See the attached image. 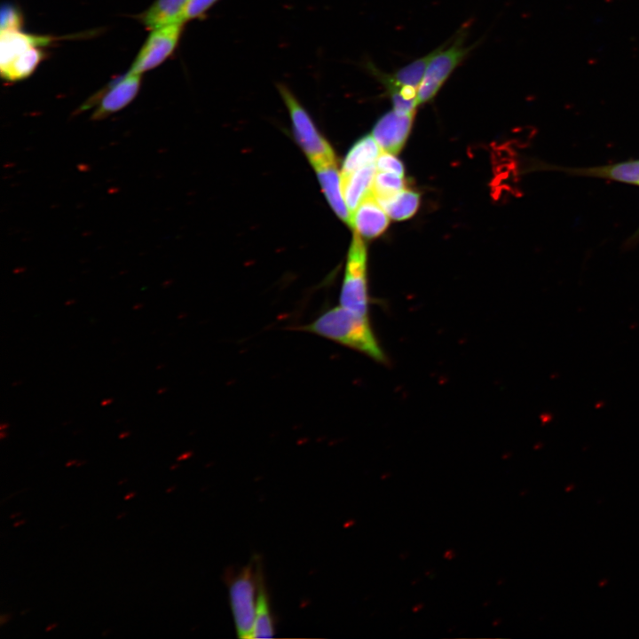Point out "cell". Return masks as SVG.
Returning a JSON list of instances; mask_svg holds the SVG:
<instances>
[{
    "label": "cell",
    "instance_id": "1",
    "mask_svg": "<svg viewBox=\"0 0 639 639\" xmlns=\"http://www.w3.org/2000/svg\"><path fill=\"white\" fill-rule=\"evenodd\" d=\"M358 351L378 363H387L370 325L369 318L358 315L342 305L330 307L309 324L296 327Z\"/></svg>",
    "mask_w": 639,
    "mask_h": 639
},
{
    "label": "cell",
    "instance_id": "2",
    "mask_svg": "<svg viewBox=\"0 0 639 639\" xmlns=\"http://www.w3.org/2000/svg\"><path fill=\"white\" fill-rule=\"evenodd\" d=\"M469 25H463L454 36L435 49L417 91L418 105L431 101L454 70L477 46L465 45Z\"/></svg>",
    "mask_w": 639,
    "mask_h": 639
},
{
    "label": "cell",
    "instance_id": "3",
    "mask_svg": "<svg viewBox=\"0 0 639 639\" xmlns=\"http://www.w3.org/2000/svg\"><path fill=\"white\" fill-rule=\"evenodd\" d=\"M367 261L366 246L355 233L348 252L339 302L340 305L364 317H368L370 305Z\"/></svg>",
    "mask_w": 639,
    "mask_h": 639
},
{
    "label": "cell",
    "instance_id": "4",
    "mask_svg": "<svg viewBox=\"0 0 639 639\" xmlns=\"http://www.w3.org/2000/svg\"><path fill=\"white\" fill-rule=\"evenodd\" d=\"M277 89L288 110L295 137L311 163L335 161L332 147L292 91L283 83H278Z\"/></svg>",
    "mask_w": 639,
    "mask_h": 639
},
{
    "label": "cell",
    "instance_id": "5",
    "mask_svg": "<svg viewBox=\"0 0 639 639\" xmlns=\"http://www.w3.org/2000/svg\"><path fill=\"white\" fill-rule=\"evenodd\" d=\"M259 572H253L249 564L242 568L229 584V598L236 631L241 638H252Z\"/></svg>",
    "mask_w": 639,
    "mask_h": 639
},
{
    "label": "cell",
    "instance_id": "6",
    "mask_svg": "<svg viewBox=\"0 0 639 639\" xmlns=\"http://www.w3.org/2000/svg\"><path fill=\"white\" fill-rule=\"evenodd\" d=\"M141 75L128 71L120 78L111 82L100 92L88 99L79 106L75 114L95 107L91 120L101 121L123 109L138 95L141 85Z\"/></svg>",
    "mask_w": 639,
    "mask_h": 639
},
{
    "label": "cell",
    "instance_id": "7",
    "mask_svg": "<svg viewBox=\"0 0 639 639\" xmlns=\"http://www.w3.org/2000/svg\"><path fill=\"white\" fill-rule=\"evenodd\" d=\"M184 24L178 22L152 29L128 71L143 75L162 64L178 47Z\"/></svg>",
    "mask_w": 639,
    "mask_h": 639
},
{
    "label": "cell",
    "instance_id": "8",
    "mask_svg": "<svg viewBox=\"0 0 639 639\" xmlns=\"http://www.w3.org/2000/svg\"><path fill=\"white\" fill-rule=\"evenodd\" d=\"M414 114H403L391 110L384 114L375 124L372 136L381 149L398 154L410 133Z\"/></svg>",
    "mask_w": 639,
    "mask_h": 639
},
{
    "label": "cell",
    "instance_id": "9",
    "mask_svg": "<svg viewBox=\"0 0 639 639\" xmlns=\"http://www.w3.org/2000/svg\"><path fill=\"white\" fill-rule=\"evenodd\" d=\"M389 225V216L373 193L367 196L351 217L350 226L367 239L379 236Z\"/></svg>",
    "mask_w": 639,
    "mask_h": 639
},
{
    "label": "cell",
    "instance_id": "10",
    "mask_svg": "<svg viewBox=\"0 0 639 639\" xmlns=\"http://www.w3.org/2000/svg\"><path fill=\"white\" fill-rule=\"evenodd\" d=\"M312 166L329 205L335 213L350 225L351 213L343 198L342 175L336 168L335 161L317 163Z\"/></svg>",
    "mask_w": 639,
    "mask_h": 639
},
{
    "label": "cell",
    "instance_id": "11",
    "mask_svg": "<svg viewBox=\"0 0 639 639\" xmlns=\"http://www.w3.org/2000/svg\"><path fill=\"white\" fill-rule=\"evenodd\" d=\"M376 170L375 163H374L348 176H342L343 198L351 217L361 201L372 193Z\"/></svg>",
    "mask_w": 639,
    "mask_h": 639
},
{
    "label": "cell",
    "instance_id": "12",
    "mask_svg": "<svg viewBox=\"0 0 639 639\" xmlns=\"http://www.w3.org/2000/svg\"><path fill=\"white\" fill-rule=\"evenodd\" d=\"M53 41L49 36L33 35L20 30L1 31L0 65L34 47H45Z\"/></svg>",
    "mask_w": 639,
    "mask_h": 639
},
{
    "label": "cell",
    "instance_id": "13",
    "mask_svg": "<svg viewBox=\"0 0 639 639\" xmlns=\"http://www.w3.org/2000/svg\"><path fill=\"white\" fill-rule=\"evenodd\" d=\"M188 0H154L141 14L139 21L148 29L183 22L182 17Z\"/></svg>",
    "mask_w": 639,
    "mask_h": 639
},
{
    "label": "cell",
    "instance_id": "14",
    "mask_svg": "<svg viewBox=\"0 0 639 639\" xmlns=\"http://www.w3.org/2000/svg\"><path fill=\"white\" fill-rule=\"evenodd\" d=\"M381 153V147L372 134L361 138L345 156L341 175L348 176L363 167L375 163Z\"/></svg>",
    "mask_w": 639,
    "mask_h": 639
},
{
    "label": "cell",
    "instance_id": "15",
    "mask_svg": "<svg viewBox=\"0 0 639 639\" xmlns=\"http://www.w3.org/2000/svg\"><path fill=\"white\" fill-rule=\"evenodd\" d=\"M43 50V47L31 48L0 65L2 78L7 82H18L30 76L44 58Z\"/></svg>",
    "mask_w": 639,
    "mask_h": 639
},
{
    "label": "cell",
    "instance_id": "16",
    "mask_svg": "<svg viewBox=\"0 0 639 639\" xmlns=\"http://www.w3.org/2000/svg\"><path fill=\"white\" fill-rule=\"evenodd\" d=\"M570 171L574 174L604 178L623 183L639 185V160Z\"/></svg>",
    "mask_w": 639,
    "mask_h": 639
},
{
    "label": "cell",
    "instance_id": "17",
    "mask_svg": "<svg viewBox=\"0 0 639 639\" xmlns=\"http://www.w3.org/2000/svg\"><path fill=\"white\" fill-rule=\"evenodd\" d=\"M376 201L389 217L393 220H405L414 216L417 211L420 195L414 191L405 188L394 195L376 199Z\"/></svg>",
    "mask_w": 639,
    "mask_h": 639
},
{
    "label": "cell",
    "instance_id": "18",
    "mask_svg": "<svg viewBox=\"0 0 639 639\" xmlns=\"http://www.w3.org/2000/svg\"><path fill=\"white\" fill-rule=\"evenodd\" d=\"M274 634V624L271 613L269 599L259 574L256 611L252 638H271Z\"/></svg>",
    "mask_w": 639,
    "mask_h": 639
},
{
    "label": "cell",
    "instance_id": "19",
    "mask_svg": "<svg viewBox=\"0 0 639 639\" xmlns=\"http://www.w3.org/2000/svg\"><path fill=\"white\" fill-rule=\"evenodd\" d=\"M404 177L391 172L375 174L372 193L376 199L386 198L405 189Z\"/></svg>",
    "mask_w": 639,
    "mask_h": 639
},
{
    "label": "cell",
    "instance_id": "20",
    "mask_svg": "<svg viewBox=\"0 0 639 639\" xmlns=\"http://www.w3.org/2000/svg\"><path fill=\"white\" fill-rule=\"evenodd\" d=\"M22 24L23 16L18 7L11 4L2 6L0 31L20 30Z\"/></svg>",
    "mask_w": 639,
    "mask_h": 639
},
{
    "label": "cell",
    "instance_id": "21",
    "mask_svg": "<svg viewBox=\"0 0 639 639\" xmlns=\"http://www.w3.org/2000/svg\"><path fill=\"white\" fill-rule=\"evenodd\" d=\"M218 1L219 0H188L183 13V21L185 23L189 20L203 17Z\"/></svg>",
    "mask_w": 639,
    "mask_h": 639
},
{
    "label": "cell",
    "instance_id": "22",
    "mask_svg": "<svg viewBox=\"0 0 639 639\" xmlns=\"http://www.w3.org/2000/svg\"><path fill=\"white\" fill-rule=\"evenodd\" d=\"M375 166L378 171L391 172L404 177V166L393 154L382 152L375 162Z\"/></svg>",
    "mask_w": 639,
    "mask_h": 639
},
{
    "label": "cell",
    "instance_id": "23",
    "mask_svg": "<svg viewBox=\"0 0 639 639\" xmlns=\"http://www.w3.org/2000/svg\"><path fill=\"white\" fill-rule=\"evenodd\" d=\"M10 617H11V616H10L9 614H3V615H1V618H0V619H1V622H0L1 626H3V625L4 624V621H5V620L7 621Z\"/></svg>",
    "mask_w": 639,
    "mask_h": 639
},
{
    "label": "cell",
    "instance_id": "24",
    "mask_svg": "<svg viewBox=\"0 0 639 639\" xmlns=\"http://www.w3.org/2000/svg\"><path fill=\"white\" fill-rule=\"evenodd\" d=\"M135 495H136L135 492H130L128 494L125 495L124 500L125 501L130 500V499L135 497Z\"/></svg>",
    "mask_w": 639,
    "mask_h": 639
},
{
    "label": "cell",
    "instance_id": "25",
    "mask_svg": "<svg viewBox=\"0 0 639 639\" xmlns=\"http://www.w3.org/2000/svg\"><path fill=\"white\" fill-rule=\"evenodd\" d=\"M57 626H58V623L50 624V625L45 628V631H46V632H49V631H51V629H53L54 627H56Z\"/></svg>",
    "mask_w": 639,
    "mask_h": 639
},
{
    "label": "cell",
    "instance_id": "26",
    "mask_svg": "<svg viewBox=\"0 0 639 639\" xmlns=\"http://www.w3.org/2000/svg\"><path fill=\"white\" fill-rule=\"evenodd\" d=\"M112 401H113L112 398H106V399H104V400L101 401V405H102V406H106V405L110 404Z\"/></svg>",
    "mask_w": 639,
    "mask_h": 639
},
{
    "label": "cell",
    "instance_id": "27",
    "mask_svg": "<svg viewBox=\"0 0 639 639\" xmlns=\"http://www.w3.org/2000/svg\"><path fill=\"white\" fill-rule=\"evenodd\" d=\"M77 462V460H70L66 463V467H70L72 465H75Z\"/></svg>",
    "mask_w": 639,
    "mask_h": 639
},
{
    "label": "cell",
    "instance_id": "28",
    "mask_svg": "<svg viewBox=\"0 0 639 639\" xmlns=\"http://www.w3.org/2000/svg\"><path fill=\"white\" fill-rule=\"evenodd\" d=\"M129 435H130V431L122 432V433L119 435V438L122 439V438L128 437Z\"/></svg>",
    "mask_w": 639,
    "mask_h": 639
},
{
    "label": "cell",
    "instance_id": "29",
    "mask_svg": "<svg viewBox=\"0 0 639 639\" xmlns=\"http://www.w3.org/2000/svg\"><path fill=\"white\" fill-rule=\"evenodd\" d=\"M24 523H25V520H19V521L13 523L12 525H13L14 527H17V526H19V525H23Z\"/></svg>",
    "mask_w": 639,
    "mask_h": 639
},
{
    "label": "cell",
    "instance_id": "30",
    "mask_svg": "<svg viewBox=\"0 0 639 639\" xmlns=\"http://www.w3.org/2000/svg\"><path fill=\"white\" fill-rule=\"evenodd\" d=\"M125 515H126V512H125V511H122V512H121V513H119V514L117 515L116 519H121V518L123 517Z\"/></svg>",
    "mask_w": 639,
    "mask_h": 639
},
{
    "label": "cell",
    "instance_id": "31",
    "mask_svg": "<svg viewBox=\"0 0 639 639\" xmlns=\"http://www.w3.org/2000/svg\"><path fill=\"white\" fill-rule=\"evenodd\" d=\"M20 515H21L20 512L13 513V514H12V515L10 516V518H11V519L15 518V517H19V516H20Z\"/></svg>",
    "mask_w": 639,
    "mask_h": 639
},
{
    "label": "cell",
    "instance_id": "32",
    "mask_svg": "<svg viewBox=\"0 0 639 639\" xmlns=\"http://www.w3.org/2000/svg\"><path fill=\"white\" fill-rule=\"evenodd\" d=\"M84 463H86L85 461H77L75 466H76V467H80V466H82V465L84 464Z\"/></svg>",
    "mask_w": 639,
    "mask_h": 639
},
{
    "label": "cell",
    "instance_id": "33",
    "mask_svg": "<svg viewBox=\"0 0 639 639\" xmlns=\"http://www.w3.org/2000/svg\"><path fill=\"white\" fill-rule=\"evenodd\" d=\"M8 428V423H1L0 430H3L4 429Z\"/></svg>",
    "mask_w": 639,
    "mask_h": 639
},
{
    "label": "cell",
    "instance_id": "34",
    "mask_svg": "<svg viewBox=\"0 0 639 639\" xmlns=\"http://www.w3.org/2000/svg\"><path fill=\"white\" fill-rule=\"evenodd\" d=\"M109 633H110V629L105 630V631L102 633V636H106V635H107Z\"/></svg>",
    "mask_w": 639,
    "mask_h": 639
},
{
    "label": "cell",
    "instance_id": "35",
    "mask_svg": "<svg viewBox=\"0 0 639 639\" xmlns=\"http://www.w3.org/2000/svg\"><path fill=\"white\" fill-rule=\"evenodd\" d=\"M127 480H128L127 478H123L122 480L118 481L117 484H118L119 485H122V484L125 483Z\"/></svg>",
    "mask_w": 639,
    "mask_h": 639
},
{
    "label": "cell",
    "instance_id": "36",
    "mask_svg": "<svg viewBox=\"0 0 639 639\" xmlns=\"http://www.w3.org/2000/svg\"><path fill=\"white\" fill-rule=\"evenodd\" d=\"M0 435H1V439H4V437L6 436V433L2 430V432L0 433Z\"/></svg>",
    "mask_w": 639,
    "mask_h": 639
},
{
    "label": "cell",
    "instance_id": "37",
    "mask_svg": "<svg viewBox=\"0 0 639 639\" xmlns=\"http://www.w3.org/2000/svg\"><path fill=\"white\" fill-rule=\"evenodd\" d=\"M29 609H25L23 611H20V615H24L25 613L28 612Z\"/></svg>",
    "mask_w": 639,
    "mask_h": 639
},
{
    "label": "cell",
    "instance_id": "38",
    "mask_svg": "<svg viewBox=\"0 0 639 639\" xmlns=\"http://www.w3.org/2000/svg\"><path fill=\"white\" fill-rule=\"evenodd\" d=\"M164 390H165L164 388H161V389L157 391V393H158V394H161V393H162Z\"/></svg>",
    "mask_w": 639,
    "mask_h": 639
},
{
    "label": "cell",
    "instance_id": "39",
    "mask_svg": "<svg viewBox=\"0 0 639 639\" xmlns=\"http://www.w3.org/2000/svg\"><path fill=\"white\" fill-rule=\"evenodd\" d=\"M173 489H174V487H170V488H168V489L166 490V493H170Z\"/></svg>",
    "mask_w": 639,
    "mask_h": 639
},
{
    "label": "cell",
    "instance_id": "40",
    "mask_svg": "<svg viewBox=\"0 0 639 639\" xmlns=\"http://www.w3.org/2000/svg\"><path fill=\"white\" fill-rule=\"evenodd\" d=\"M67 525V524L62 525V526L59 527V529H63Z\"/></svg>",
    "mask_w": 639,
    "mask_h": 639
}]
</instances>
